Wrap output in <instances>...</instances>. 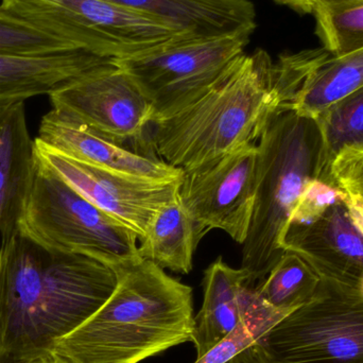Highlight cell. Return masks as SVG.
<instances>
[{
	"label": "cell",
	"mask_w": 363,
	"mask_h": 363,
	"mask_svg": "<svg viewBox=\"0 0 363 363\" xmlns=\"http://www.w3.org/2000/svg\"><path fill=\"white\" fill-rule=\"evenodd\" d=\"M313 70L303 51L277 62L264 49L245 52L204 91L155 118L149 144L157 157L183 170L256 145Z\"/></svg>",
	"instance_id": "1"
},
{
	"label": "cell",
	"mask_w": 363,
	"mask_h": 363,
	"mask_svg": "<svg viewBox=\"0 0 363 363\" xmlns=\"http://www.w3.org/2000/svg\"><path fill=\"white\" fill-rule=\"evenodd\" d=\"M110 264L55 251L21 230L0 243V363L52 353L116 287Z\"/></svg>",
	"instance_id": "2"
},
{
	"label": "cell",
	"mask_w": 363,
	"mask_h": 363,
	"mask_svg": "<svg viewBox=\"0 0 363 363\" xmlns=\"http://www.w3.org/2000/svg\"><path fill=\"white\" fill-rule=\"evenodd\" d=\"M117 284L106 302L57 342L64 363H140L191 341L192 288L148 259L113 267Z\"/></svg>",
	"instance_id": "3"
},
{
	"label": "cell",
	"mask_w": 363,
	"mask_h": 363,
	"mask_svg": "<svg viewBox=\"0 0 363 363\" xmlns=\"http://www.w3.org/2000/svg\"><path fill=\"white\" fill-rule=\"evenodd\" d=\"M257 148L255 204L241 262L251 286L264 279L285 253L281 234L306 186L315 180L337 186L313 117L291 108L279 111L260 136Z\"/></svg>",
	"instance_id": "4"
},
{
	"label": "cell",
	"mask_w": 363,
	"mask_h": 363,
	"mask_svg": "<svg viewBox=\"0 0 363 363\" xmlns=\"http://www.w3.org/2000/svg\"><path fill=\"white\" fill-rule=\"evenodd\" d=\"M19 230L49 249L111 267L143 259L135 230L70 187L36 155Z\"/></svg>",
	"instance_id": "5"
},
{
	"label": "cell",
	"mask_w": 363,
	"mask_h": 363,
	"mask_svg": "<svg viewBox=\"0 0 363 363\" xmlns=\"http://www.w3.org/2000/svg\"><path fill=\"white\" fill-rule=\"evenodd\" d=\"M0 6L74 48L113 61L192 40L106 0H1Z\"/></svg>",
	"instance_id": "6"
},
{
	"label": "cell",
	"mask_w": 363,
	"mask_h": 363,
	"mask_svg": "<svg viewBox=\"0 0 363 363\" xmlns=\"http://www.w3.org/2000/svg\"><path fill=\"white\" fill-rule=\"evenodd\" d=\"M267 363H363V298L321 281L313 300L260 338Z\"/></svg>",
	"instance_id": "7"
},
{
	"label": "cell",
	"mask_w": 363,
	"mask_h": 363,
	"mask_svg": "<svg viewBox=\"0 0 363 363\" xmlns=\"http://www.w3.org/2000/svg\"><path fill=\"white\" fill-rule=\"evenodd\" d=\"M251 36L243 32L192 38L152 52L115 60V63L152 104L155 121L211 86L245 53Z\"/></svg>",
	"instance_id": "8"
},
{
	"label": "cell",
	"mask_w": 363,
	"mask_h": 363,
	"mask_svg": "<svg viewBox=\"0 0 363 363\" xmlns=\"http://www.w3.org/2000/svg\"><path fill=\"white\" fill-rule=\"evenodd\" d=\"M48 97L53 110L101 135L155 153L145 148H151L146 133L155 116L152 104L115 61L82 72Z\"/></svg>",
	"instance_id": "9"
},
{
	"label": "cell",
	"mask_w": 363,
	"mask_h": 363,
	"mask_svg": "<svg viewBox=\"0 0 363 363\" xmlns=\"http://www.w3.org/2000/svg\"><path fill=\"white\" fill-rule=\"evenodd\" d=\"M257 168L256 144L183 170L180 199L203 234L217 228L239 245L245 243L255 204Z\"/></svg>",
	"instance_id": "10"
},
{
	"label": "cell",
	"mask_w": 363,
	"mask_h": 363,
	"mask_svg": "<svg viewBox=\"0 0 363 363\" xmlns=\"http://www.w3.org/2000/svg\"><path fill=\"white\" fill-rule=\"evenodd\" d=\"M36 157L96 206L144 237L155 213L180 194L181 180L155 181L89 165L34 140Z\"/></svg>",
	"instance_id": "11"
},
{
	"label": "cell",
	"mask_w": 363,
	"mask_h": 363,
	"mask_svg": "<svg viewBox=\"0 0 363 363\" xmlns=\"http://www.w3.org/2000/svg\"><path fill=\"white\" fill-rule=\"evenodd\" d=\"M343 198L313 221L288 223L281 247L304 258L321 281L358 291L363 277V236Z\"/></svg>",
	"instance_id": "12"
},
{
	"label": "cell",
	"mask_w": 363,
	"mask_h": 363,
	"mask_svg": "<svg viewBox=\"0 0 363 363\" xmlns=\"http://www.w3.org/2000/svg\"><path fill=\"white\" fill-rule=\"evenodd\" d=\"M35 140L77 161L128 176L155 181H178L183 177V169L157 155L119 144L53 108L43 116Z\"/></svg>",
	"instance_id": "13"
},
{
	"label": "cell",
	"mask_w": 363,
	"mask_h": 363,
	"mask_svg": "<svg viewBox=\"0 0 363 363\" xmlns=\"http://www.w3.org/2000/svg\"><path fill=\"white\" fill-rule=\"evenodd\" d=\"M145 15L192 38L254 33L256 11L250 0H106Z\"/></svg>",
	"instance_id": "14"
},
{
	"label": "cell",
	"mask_w": 363,
	"mask_h": 363,
	"mask_svg": "<svg viewBox=\"0 0 363 363\" xmlns=\"http://www.w3.org/2000/svg\"><path fill=\"white\" fill-rule=\"evenodd\" d=\"M35 165L25 102L0 106V243L21 225L23 204Z\"/></svg>",
	"instance_id": "15"
},
{
	"label": "cell",
	"mask_w": 363,
	"mask_h": 363,
	"mask_svg": "<svg viewBox=\"0 0 363 363\" xmlns=\"http://www.w3.org/2000/svg\"><path fill=\"white\" fill-rule=\"evenodd\" d=\"M111 61L84 50L44 55L0 52V106L49 95L74 77Z\"/></svg>",
	"instance_id": "16"
},
{
	"label": "cell",
	"mask_w": 363,
	"mask_h": 363,
	"mask_svg": "<svg viewBox=\"0 0 363 363\" xmlns=\"http://www.w3.org/2000/svg\"><path fill=\"white\" fill-rule=\"evenodd\" d=\"M251 287L245 269H233L221 257L205 270L203 279L204 298L194 318L191 342L196 358L219 345L242 321Z\"/></svg>",
	"instance_id": "17"
},
{
	"label": "cell",
	"mask_w": 363,
	"mask_h": 363,
	"mask_svg": "<svg viewBox=\"0 0 363 363\" xmlns=\"http://www.w3.org/2000/svg\"><path fill=\"white\" fill-rule=\"evenodd\" d=\"M204 236L179 194L155 213L140 239L138 253L143 259L151 260L164 270L188 274L192 270L194 252Z\"/></svg>",
	"instance_id": "18"
},
{
	"label": "cell",
	"mask_w": 363,
	"mask_h": 363,
	"mask_svg": "<svg viewBox=\"0 0 363 363\" xmlns=\"http://www.w3.org/2000/svg\"><path fill=\"white\" fill-rule=\"evenodd\" d=\"M363 86V48L343 57H332L305 81L289 108L315 117L328 106Z\"/></svg>",
	"instance_id": "19"
},
{
	"label": "cell",
	"mask_w": 363,
	"mask_h": 363,
	"mask_svg": "<svg viewBox=\"0 0 363 363\" xmlns=\"http://www.w3.org/2000/svg\"><path fill=\"white\" fill-rule=\"evenodd\" d=\"M286 315L269 306L251 286L238 328L194 363H267L260 338Z\"/></svg>",
	"instance_id": "20"
},
{
	"label": "cell",
	"mask_w": 363,
	"mask_h": 363,
	"mask_svg": "<svg viewBox=\"0 0 363 363\" xmlns=\"http://www.w3.org/2000/svg\"><path fill=\"white\" fill-rule=\"evenodd\" d=\"M320 283L319 275L304 258L286 251L255 290L269 306L289 315L313 300Z\"/></svg>",
	"instance_id": "21"
},
{
	"label": "cell",
	"mask_w": 363,
	"mask_h": 363,
	"mask_svg": "<svg viewBox=\"0 0 363 363\" xmlns=\"http://www.w3.org/2000/svg\"><path fill=\"white\" fill-rule=\"evenodd\" d=\"M313 14L315 34L332 57L363 48V0H320Z\"/></svg>",
	"instance_id": "22"
},
{
	"label": "cell",
	"mask_w": 363,
	"mask_h": 363,
	"mask_svg": "<svg viewBox=\"0 0 363 363\" xmlns=\"http://www.w3.org/2000/svg\"><path fill=\"white\" fill-rule=\"evenodd\" d=\"M315 119L332 170L333 162L342 151H363V86L328 106Z\"/></svg>",
	"instance_id": "23"
},
{
	"label": "cell",
	"mask_w": 363,
	"mask_h": 363,
	"mask_svg": "<svg viewBox=\"0 0 363 363\" xmlns=\"http://www.w3.org/2000/svg\"><path fill=\"white\" fill-rule=\"evenodd\" d=\"M79 50L0 6V52L44 55Z\"/></svg>",
	"instance_id": "24"
},
{
	"label": "cell",
	"mask_w": 363,
	"mask_h": 363,
	"mask_svg": "<svg viewBox=\"0 0 363 363\" xmlns=\"http://www.w3.org/2000/svg\"><path fill=\"white\" fill-rule=\"evenodd\" d=\"M345 191L322 180L311 182L298 199L288 223H307L319 218L330 205L340 200ZM287 223V224H288Z\"/></svg>",
	"instance_id": "25"
},
{
	"label": "cell",
	"mask_w": 363,
	"mask_h": 363,
	"mask_svg": "<svg viewBox=\"0 0 363 363\" xmlns=\"http://www.w3.org/2000/svg\"><path fill=\"white\" fill-rule=\"evenodd\" d=\"M332 177L340 189L363 201V151H342L333 162Z\"/></svg>",
	"instance_id": "26"
},
{
	"label": "cell",
	"mask_w": 363,
	"mask_h": 363,
	"mask_svg": "<svg viewBox=\"0 0 363 363\" xmlns=\"http://www.w3.org/2000/svg\"><path fill=\"white\" fill-rule=\"evenodd\" d=\"M343 200L347 204L354 224L363 236V201L357 196H354V194L345 191Z\"/></svg>",
	"instance_id": "27"
},
{
	"label": "cell",
	"mask_w": 363,
	"mask_h": 363,
	"mask_svg": "<svg viewBox=\"0 0 363 363\" xmlns=\"http://www.w3.org/2000/svg\"><path fill=\"white\" fill-rule=\"evenodd\" d=\"M274 1L281 6H288L300 14H309L313 12L315 4L320 0H274Z\"/></svg>",
	"instance_id": "28"
},
{
	"label": "cell",
	"mask_w": 363,
	"mask_h": 363,
	"mask_svg": "<svg viewBox=\"0 0 363 363\" xmlns=\"http://www.w3.org/2000/svg\"><path fill=\"white\" fill-rule=\"evenodd\" d=\"M19 363H64L59 358L55 357L52 353L46 356H40V357L33 358V359L27 360Z\"/></svg>",
	"instance_id": "29"
},
{
	"label": "cell",
	"mask_w": 363,
	"mask_h": 363,
	"mask_svg": "<svg viewBox=\"0 0 363 363\" xmlns=\"http://www.w3.org/2000/svg\"><path fill=\"white\" fill-rule=\"evenodd\" d=\"M358 292H359L360 296L363 298V277L362 283H360L359 288H358Z\"/></svg>",
	"instance_id": "30"
}]
</instances>
